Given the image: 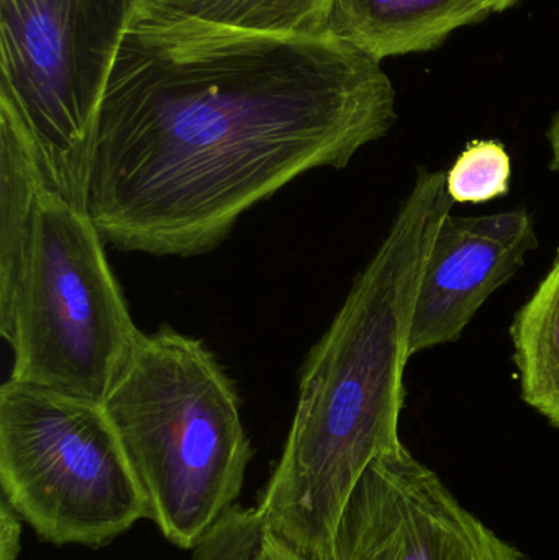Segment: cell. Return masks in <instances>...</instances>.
I'll return each mask as SVG.
<instances>
[{"mask_svg": "<svg viewBox=\"0 0 559 560\" xmlns=\"http://www.w3.org/2000/svg\"><path fill=\"white\" fill-rule=\"evenodd\" d=\"M266 536L258 509L232 506L193 549L190 560H259Z\"/></svg>", "mask_w": 559, "mask_h": 560, "instance_id": "13", "label": "cell"}, {"mask_svg": "<svg viewBox=\"0 0 559 560\" xmlns=\"http://www.w3.org/2000/svg\"><path fill=\"white\" fill-rule=\"evenodd\" d=\"M10 378L102 405L141 331L88 209L43 187L32 238L12 292L0 299Z\"/></svg>", "mask_w": 559, "mask_h": 560, "instance_id": "4", "label": "cell"}, {"mask_svg": "<svg viewBox=\"0 0 559 560\" xmlns=\"http://www.w3.org/2000/svg\"><path fill=\"white\" fill-rule=\"evenodd\" d=\"M22 522L19 513L7 502L0 500V560L19 559L20 536H22Z\"/></svg>", "mask_w": 559, "mask_h": 560, "instance_id": "14", "label": "cell"}, {"mask_svg": "<svg viewBox=\"0 0 559 560\" xmlns=\"http://www.w3.org/2000/svg\"><path fill=\"white\" fill-rule=\"evenodd\" d=\"M522 400L559 430V249L511 325Z\"/></svg>", "mask_w": 559, "mask_h": 560, "instance_id": "10", "label": "cell"}, {"mask_svg": "<svg viewBox=\"0 0 559 560\" xmlns=\"http://www.w3.org/2000/svg\"><path fill=\"white\" fill-rule=\"evenodd\" d=\"M517 2L519 0H491L494 13L505 12V10L511 9V7Z\"/></svg>", "mask_w": 559, "mask_h": 560, "instance_id": "17", "label": "cell"}, {"mask_svg": "<svg viewBox=\"0 0 559 560\" xmlns=\"http://www.w3.org/2000/svg\"><path fill=\"white\" fill-rule=\"evenodd\" d=\"M453 206L445 171L420 170L305 361L291 431L256 506L269 535L299 558L331 560L338 523L361 477L404 444V374L417 295Z\"/></svg>", "mask_w": 559, "mask_h": 560, "instance_id": "2", "label": "cell"}, {"mask_svg": "<svg viewBox=\"0 0 559 560\" xmlns=\"http://www.w3.org/2000/svg\"><path fill=\"white\" fill-rule=\"evenodd\" d=\"M167 541L193 551L235 506L253 451L216 355L171 326L141 331L102 404Z\"/></svg>", "mask_w": 559, "mask_h": 560, "instance_id": "3", "label": "cell"}, {"mask_svg": "<svg viewBox=\"0 0 559 560\" xmlns=\"http://www.w3.org/2000/svg\"><path fill=\"white\" fill-rule=\"evenodd\" d=\"M334 0H147L154 9L245 32L286 36L328 33Z\"/></svg>", "mask_w": 559, "mask_h": 560, "instance_id": "11", "label": "cell"}, {"mask_svg": "<svg viewBox=\"0 0 559 560\" xmlns=\"http://www.w3.org/2000/svg\"><path fill=\"white\" fill-rule=\"evenodd\" d=\"M147 0H0V91L49 183L88 209L92 141L128 30Z\"/></svg>", "mask_w": 559, "mask_h": 560, "instance_id": "6", "label": "cell"}, {"mask_svg": "<svg viewBox=\"0 0 559 560\" xmlns=\"http://www.w3.org/2000/svg\"><path fill=\"white\" fill-rule=\"evenodd\" d=\"M259 560H304L299 558L294 551L284 542L279 541L276 536H266L265 548H263L261 558Z\"/></svg>", "mask_w": 559, "mask_h": 560, "instance_id": "15", "label": "cell"}, {"mask_svg": "<svg viewBox=\"0 0 559 560\" xmlns=\"http://www.w3.org/2000/svg\"><path fill=\"white\" fill-rule=\"evenodd\" d=\"M491 13V0H334L328 33L381 62L432 51Z\"/></svg>", "mask_w": 559, "mask_h": 560, "instance_id": "9", "label": "cell"}, {"mask_svg": "<svg viewBox=\"0 0 559 560\" xmlns=\"http://www.w3.org/2000/svg\"><path fill=\"white\" fill-rule=\"evenodd\" d=\"M547 137L551 148L550 167L559 173V114L554 118V121H551Z\"/></svg>", "mask_w": 559, "mask_h": 560, "instance_id": "16", "label": "cell"}, {"mask_svg": "<svg viewBox=\"0 0 559 560\" xmlns=\"http://www.w3.org/2000/svg\"><path fill=\"white\" fill-rule=\"evenodd\" d=\"M537 246L534 219L522 207L485 215L450 212L423 271L410 354L458 341L489 296L524 268Z\"/></svg>", "mask_w": 559, "mask_h": 560, "instance_id": "8", "label": "cell"}, {"mask_svg": "<svg viewBox=\"0 0 559 560\" xmlns=\"http://www.w3.org/2000/svg\"><path fill=\"white\" fill-rule=\"evenodd\" d=\"M0 486L20 518L56 546L104 548L150 520L102 405L13 378L0 388Z\"/></svg>", "mask_w": 559, "mask_h": 560, "instance_id": "5", "label": "cell"}, {"mask_svg": "<svg viewBox=\"0 0 559 560\" xmlns=\"http://www.w3.org/2000/svg\"><path fill=\"white\" fill-rule=\"evenodd\" d=\"M331 560H532L469 512L406 446L374 459L338 523Z\"/></svg>", "mask_w": 559, "mask_h": 560, "instance_id": "7", "label": "cell"}, {"mask_svg": "<svg viewBox=\"0 0 559 560\" xmlns=\"http://www.w3.org/2000/svg\"><path fill=\"white\" fill-rule=\"evenodd\" d=\"M396 120L381 62L330 33L245 32L144 2L95 120L88 212L121 252L202 255L246 210L348 166Z\"/></svg>", "mask_w": 559, "mask_h": 560, "instance_id": "1", "label": "cell"}, {"mask_svg": "<svg viewBox=\"0 0 559 560\" xmlns=\"http://www.w3.org/2000/svg\"><path fill=\"white\" fill-rule=\"evenodd\" d=\"M511 177V156L504 144L475 140L446 173V190L453 202L476 206L508 196Z\"/></svg>", "mask_w": 559, "mask_h": 560, "instance_id": "12", "label": "cell"}]
</instances>
